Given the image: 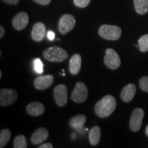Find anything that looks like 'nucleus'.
<instances>
[{"label": "nucleus", "mask_w": 148, "mask_h": 148, "mask_svg": "<svg viewBox=\"0 0 148 148\" xmlns=\"http://www.w3.org/2000/svg\"><path fill=\"white\" fill-rule=\"evenodd\" d=\"M116 101L113 96L107 95L99 100L95 106V112L100 118H106L114 112Z\"/></svg>", "instance_id": "nucleus-1"}, {"label": "nucleus", "mask_w": 148, "mask_h": 148, "mask_svg": "<svg viewBox=\"0 0 148 148\" xmlns=\"http://www.w3.org/2000/svg\"><path fill=\"white\" fill-rule=\"evenodd\" d=\"M43 57L50 62H63L68 58V53L64 49L53 46L45 49L42 52Z\"/></svg>", "instance_id": "nucleus-2"}, {"label": "nucleus", "mask_w": 148, "mask_h": 148, "mask_svg": "<svg viewBox=\"0 0 148 148\" xmlns=\"http://www.w3.org/2000/svg\"><path fill=\"white\" fill-rule=\"evenodd\" d=\"M99 34L101 38L109 40H116L121 37V29L116 25H101L99 29Z\"/></svg>", "instance_id": "nucleus-3"}, {"label": "nucleus", "mask_w": 148, "mask_h": 148, "mask_svg": "<svg viewBox=\"0 0 148 148\" xmlns=\"http://www.w3.org/2000/svg\"><path fill=\"white\" fill-rule=\"evenodd\" d=\"M88 97V88L84 82H78L71 93V99L75 103H83Z\"/></svg>", "instance_id": "nucleus-4"}, {"label": "nucleus", "mask_w": 148, "mask_h": 148, "mask_svg": "<svg viewBox=\"0 0 148 148\" xmlns=\"http://www.w3.org/2000/svg\"><path fill=\"white\" fill-rule=\"evenodd\" d=\"M103 61L107 67L112 70L118 69L121 65V60L119 55L112 48H108L106 50Z\"/></svg>", "instance_id": "nucleus-5"}, {"label": "nucleus", "mask_w": 148, "mask_h": 148, "mask_svg": "<svg viewBox=\"0 0 148 148\" xmlns=\"http://www.w3.org/2000/svg\"><path fill=\"white\" fill-rule=\"evenodd\" d=\"M17 92L12 88H1L0 90V105L6 107L12 105L16 101Z\"/></svg>", "instance_id": "nucleus-6"}, {"label": "nucleus", "mask_w": 148, "mask_h": 148, "mask_svg": "<svg viewBox=\"0 0 148 148\" xmlns=\"http://www.w3.org/2000/svg\"><path fill=\"white\" fill-rule=\"evenodd\" d=\"M75 25V18L69 14L61 16L58 22V30L62 34H66L73 29Z\"/></svg>", "instance_id": "nucleus-7"}, {"label": "nucleus", "mask_w": 148, "mask_h": 148, "mask_svg": "<svg viewBox=\"0 0 148 148\" xmlns=\"http://www.w3.org/2000/svg\"><path fill=\"white\" fill-rule=\"evenodd\" d=\"M145 111L140 108H136L133 110L130 119V128L133 132H137L140 129Z\"/></svg>", "instance_id": "nucleus-8"}, {"label": "nucleus", "mask_w": 148, "mask_h": 148, "mask_svg": "<svg viewBox=\"0 0 148 148\" xmlns=\"http://www.w3.org/2000/svg\"><path fill=\"white\" fill-rule=\"evenodd\" d=\"M53 97L58 106H65L68 100L67 87L64 84L57 85L53 89Z\"/></svg>", "instance_id": "nucleus-9"}, {"label": "nucleus", "mask_w": 148, "mask_h": 148, "mask_svg": "<svg viewBox=\"0 0 148 148\" xmlns=\"http://www.w3.org/2000/svg\"><path fill=\"white\" fill-rule=\"evenodd\" d=\"M12 26L16 30H23L29 23V16L26 12H21L18 13L12 19Z\"/></svg>", "instance_id": "nucleus-10"}, {"label": "nucleus", "mask_w": 148, "mask_h": 148, "mask_svg": "<svg viewBox=\"0 0 148 148\" xmlns=\"http://www.w3.org/2000/svg\"><path fill=\"white\" fill-rule=\"evenodd\" d=\"M53 82V77L52 75H41L37 77L34 79V84L35 88L38 90H45L51 86Z\"/></svg>", "instance_id": "nucleus-11"}, {"label": "nucleus", "mask_w": 148, "mask_h": 148, "mask_svg": "<svg viewBox=\"0 0 148 148\" xmlns=\"http://www.w3.org/2000/svg\"><path fill=\"white\" fill-rule=\"evenodd\" d=\"M46 35V27L44 23L38 22L35 23L32 27L31 36L34 41L39 42L43 40Z\"/></svg>", "instance_id": "nucleus-12"}, {"label": "nucleus", "mask_w": 148, "mask_h": 148, "mask_svg": "<svg viewBox=\"0 0 148 148\" xmlns=\"http://www.w3.org/2000/svg\"><path fill=\"white\" fill-rule=\"evenodd\" d=\"M49 136V131L45 127H40L33 133L31 136V142L33 145H39L47 139Z\"/></svg>", "instance_id": "nucleus-13"}, {"label": "nucleus", "mask_w": 148, "mask_h": 148, "mask_svg": "<svg viewBox=\"0 0 148 148\" xmlns=\"http://www.w3.org/2000/svg\"><path fill=\"white\" fill-rule=\"evenodd\" d=\"M136 88L134 84H129L123 88L121 92V98L124 102H130L134 98Z\"/></svg>", "instance_id": "nucleus-14"}, {"label": "nucleus", "mask_w": 148, "mask_h": 148, "mask_svg": "<svg viewBox=\"0 0 148 148\" xmlns=\"http://www.w3.org/2000/svg\"><path fill=\"white\" fill-rule=\"evenodd\" d=\"M45 108L43 104L38 101H34L29 103L26 107L27 112L31 116H39L43 114L45 112Z\"/></svg>", "instance_id": "nucleus-15"}, {"label": "nucleus", "mask_w": 148, "mask_h": 148, "mask_svg": "<svg viewBox=\"0 0 148 148\" xmlns=\"http://www.w3.org/2000/svg\"><path fill=\"white\" fill-rule=\"evenodd\" d=\"M81 64H82V58L78 53H75L70 59L69 69V71L72 75H77L81 69Z\"/></svg>", "instance_id": "nucleus-16"}, {"label": "nucleus", "mask_w": 148, "mask_h": 148, "mask_svg": "<svg viewBox=\"0 0 148 148\" xmlns=\"http://www.w3.org/2000/svg\"><path fill=\"white\" fill-rule=\"evenodd\" d=\"M86 116L84 114H77L69 120V123L72 128L76 130H80L84 126V123H86Z\"/></svg>", "instance_id": "nucleus-17"}, {"label": "nucleus", "mask_w": 148, "mask_h": 148, "mask_svg": "<svg viewBox=\"0 0 148 148\" xmlns=\"http://www.w3.org/2000/svg\"><path fill=\"white\" fill-rule=\"evenodd\" d=\"M90 143L92 145H97L100 141L101 138V130L98 125H95L90 129L88 134Z\"/></svg>", "instance_id": "nucleus-18"}, {"label": "nucleus", "mask_w": 148, "mask_h": 148, "mask_svg": "<svg viewBox=\"0 0 148 148\" xmlns=\"http://www.w3.org/2000/svg\"><path fill=\"white\" fill-rule=\"evenodd\" d=\"M136 12L143 15L148 12V0H133Z\"/></svg>", "instance_id": "nucleus-19"}, {"label": "nucleus", "mask_w": 148, "mask_h": 148, "mask_svg": "<svg viewBox=\"0 0 148 148\" xmlns=\"http://www.w3.org/2000/svg\"><path fill=\"white\" fill-rule=\"evenodd\" d=\"M11 138V132L8 129H3L0 132V147H4Z\"/></svg>", "instance_id": "nucleus-20"}, {"label": "nucleus", "mask_w": 148, "mask_h": 148, "mask_svg": "<svg viewBox=\"0 0 148 148\" xmlns=\"http://www.w3.org/2000/svg\"><path fill=\"white\" fill-rule=\"evenodd\" d=\"M13 147L14 148H27V143L25 136L22 134L16 136L14 139Z\"/></svg>", "instance_id": "nucleus-21"}, {"label": "nucleus", "mask_w": 148, "mask_h": 148, "mask_svg": "<svg viewBox=\"0 0 148 148\" xmlns=\"http://www.w3.org/2000/svg\"><path fill=\"white\" fill-rule=\"evenodd\" d=\"M138 48L142 52L148 51V34L142 36L138 40Z\"/></svg>", "instance_id": "nucleus-22"}, {"label": "nucleus", "mask_w": 148, "mask_h": 148, "mask_svg": "<svg viewBox=\"0 0 148 148\" xmlns=\"http://www.w3.org/2000/svg\"><path fill=\"white\" fill-rule=\"evenodd\" d=\"M34 70L36 73H42L43 72V64L41 60L39 58H36L34 61Z\"/></svg>", "instance_id": "nucleus-23"}, {"label": "nucleus", "mask_w": 148, "mask_h": 148, "mask_svg": "<svg viewBox=\"0 0 148 148\" xmlns=\"http://www.w3.org/2000/svg\"><path fill=\"white\" fill-rule=\"evenodd\" d=\"M139 86L143 91L148 92V76H143L140 79Z\"/></svg>", "instance_id": "nucleus-24"}, {"label": "nucleus", "mask_w": 148, "mask_h": 148, "mask_svg": "<svg viewBox=\"0 0 148 148\" xmlns=\"http://www.w3.org/2000/svg\"><path fill=\"white\" fill-rule=\"evenodd\" d=\"M90 0H73L74 4L79 8H85L89 4Z\"/></svg>", "instance_id": "nucleus-25"}, {"label": "nucleus", "mask_w": 148, "mask_h": 148, "mask_svg": "<svg viewBox=\"0 0 148 148\" xmlns=\"http://www.w3.org/2000/svg\"><path fill=\"white\" fill-rule=\"evenodd\" d=\"M35 2L38 3V4L42 5H48L49 3L51 2V0H34Z\"/></svg>", "instance_id": "nucleus-26"}, {"label": "nucleus", "mask_w": 148, "mask_h": 148, "mask_svg": "<svg viewBox=\"0 0 148 148\" xmlns=\"http://www.w3.org/2000/svg\"><path fill=\"white\" fill-rule=\"evenodd\" d=\"M47 38L49 40H53L55 38L54 32H53L52 31H49L47 34Z\"/></svg>", "instance_id": "nucleus-27"}, {"label": "nucleus", "mask_w": 148, "mask_h": 148, "mask_svg": "<svg viewBox=\"0 0 148 148\" xmlns=\"http://www.w3.org/2000/svg\"><path fill=\"white\" fill-rule=\"evenodd\" d=\"M3 1H5V3H8L10 5H16L17 4L19 1V0H3Z\"/></svg>", "instance_id": "nucleus-28"}, {"label": "nucleus", "mask_w": 148, "mask_h": 148, "mask_svg": "<svg viewBox=\"0 0 148 148\" xmlns=\"http://www.w3.org/2000/svg\"><path fill=\"white\" fill-rule=\"evenodd\" d=\"M38 148H53V145L52 144L50 143H44L42 145L38 146Z\"/></svg>", "instance_id": "nucleus-29"}, {"label": "nucleus", "mask_w": 148, "mask_h": 148, "mask_svg": "<svg viewBox=\"0 0 148 148\" xmlns=\"http://www.w3.org/2000/svg\"><path fill=\"white\" fill-rule=\"evenodd\" d=\"M4 34L5 29L3 27L2 25H1V26H0V38H1L3 36H4Z\"/></svg>", "instance_id": "nucleus-30"}, {"label": "nucleus", "mask_w": 148, "mask_h": 148, "mask_svg": "<svg viewBox=\"0 0 148 148\" xmlns=\"http://www.w3.org/2000/svg\"><path fill=\"white\" fill-rule=\"evenodd\" d=\"M145 134H146V135H147V137H148V125H147V126L146 127V129H145Z\"/></svg>", "instance_id": "nucleus-31"}, {"label": "nucleus", "mask_w": 148, "mask_h": 148, "mask_svg": "<svg viewBox=\"0 0 148 148\" xmlns=\"http://www.w3.org/2000/svg\"><path fill=\"white\" fill-rule=\"evenodd\" d=\"M1 77H2V71L1 70H0V79H1Z\"/></svg>", "instance_id": "nucleus-32"}]
</instances>
